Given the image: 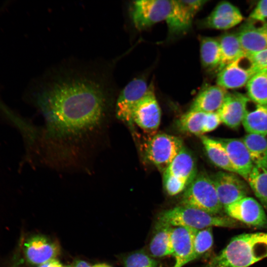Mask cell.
I'll return each instance as SVG.
<instances>
[{"instance_id": "obj_1", "label": "cell", "mask_w": 267, "mask_h": 267, "mask_svg": "<svg viewBox=\"0 0 267 267\" xmlns=\"http://www.w3.org/2000/svg\"><path fill=\"white\" fill-rule=\"evenodd\" d=\"M37 103L44 119L45 142L56 147L75 145L102 127L106 94L98 82L84 77L56 81L43 89ZM49 146V147H50Z\"/></svg>"}, {"instance_id": "obj_2", "label": "cell", "mask_w": 267, "mask_h": 267, "mask_svg": "<svg viewBox=\"0 0 267 267\" xmlns=\"http://www.w3.org/2000/svg\"><path fill=\"white\" fill-rule=\"evenodd\" d=\"M133 21L139 30L146 29L158 22L166 21L172 35L187 32L193 19L180 0H140L134 2Z\"/></svg>"}, {"instance_id": "obj_3", "label": "cell", "mask_w": 267, "mask_h": 267, "mask_svg": "<svg viewBox=\"0 0 267 267\" xmlns=\"http://www.w3.org/2000/svg\"><path fill=\"white\" fill-rule=\"evenodd\" d=\"M267 257V232L243 233L203 267H248Z\"/></svg>"}, {"instance_id": "obj_4", "label": "cell", "mask_w": 267, "mask_h": 267, "mask_svg": "<svg viewBox=\"0 0 267 267\" xmlns=\"http://www.w3.org/2000/svg\"><path fill=\"white\" fill-rule=\"evenodd\" d=\"M158 220L173 226H184L197 230L212 226L232 228L240 225L237 221L228 216L214 215L181 205L161 213Z\"/></svg>"}, {"instance_id": "obj_5", "label": "cell", "mask_w": 267, "mask_h": 267, "mask_svg": "<svg viewBox=\"0 0 267 267\" xmlns=\"http://www.w3.org/2000/svg\"><path fill=\"white\" fill-rule=\"evenodd\" d=\"M180 205L218 215L223 209L211 177L201 173L184 190Z\"/></svg>"}, {"instance_id": "obj_6", "label": "cell", "mask_w": 267, "mask_h": 267, "mask_svg": "<svg viewBox=\"0 0 267 267\" xmlns=\"http://www.w3.org/2000/svg\"><path fill=\"white\" fill-rule=\"evenodd\" d=\"M184 147L182 139L165 133L153 136L146 143V159L158 169L164 172Z\"/></svg>"}, {"instance_id": "obj_7", "label": "cell", "mask_w": 267, "mask_h": 267, "mask_svg": "<svg viewBox=\"0 0 267 267\" xmlns=\"http://www.w3.org/2000/svg\"><path fill=\"white\" fill-rule=\"evenodd\" d=\"M257 72L249 55L244 54L218 72L217 85L227 90L238 89L246 86Z\"/></svg>"}, {"instance_id": "obj_8", "label": "cell", "mask_w": 267, "mask_h": 267, "mask_svg": "<svg viewBox=\"0 0 267 267\" xmlns=\"http://www.w3.org/2000/svg\"><path fill=\"white\" fill-rule=\"evenodd\" d=\"M211 178L223 208L248 196L249 187L235 173L220 171Z\"/></svg>"}, {"instance_id": "obj_9", "label": "cell", "mask_w": 267, "mask_h": 267, "mask_svg": "<svg viewBox=\"0 0 267 267\" xmlns=\"http://www.w3.org/2000/svg\"><path fill=\"white\" fill-rule=\"evenodd\" d=\"M227 216L247 225L267 227V216L263 206L255 199L247 196L223 208Z\"/></svg>"}, {"instance_id": "obj_10", "label": "cell", "mask_w": 267, "mask_h": 267, "mask_svg": "<svg viewBox=\"0 0 267 267\" xmlns=\"http://www.w3.org/2000/svg\"><path fill=\"white\" fill-rule=\"evenodd\" d=\"M27 262L36 266L55 259L60 252L58 242L44 235L36 234L27 238L23 244Z\"/></svg>"}, {"instance_id": "obj_11", "label": "cell", "mask_w": 267, "mask_h": 267, "mask_svg": "<svg viewBox=\"0 0 267 267\" xmlns=\"http://www.w3.org/2000/svg\"><path fill=\"white\" fill-rule=\"evenodd\" d=\"M161 110L157 100L152 84L135 107L133 114V122L143 130L149 132L156 130L161 121Z\"/></svg>"}, {"instance_id": "obj_12", "label": "cell", "mask_w": 267, "mask_h": 267, "mask_svg": "<svg viewBox=\"0 0 267 267\" xmlns=\"http://www.w3.org/2000/svg\"><path fill=\"white\" fill-rule=\"evenodd\" d=\"M148 86L141 78L128 83L121 91L116 103V115L119 119L131 125L133 122L134 110L146 94Z\"/></svg>"}, {"instance_id": "obj_13", "label": "cell", "mask_w": 267, "mask_h": 267, "mask_svg": "<svg viewBox=\"0 0 267 267\" xmlns=\"http://www.w3.org/2000/svg\"><path fill=\"white\" fill-rule=\"evenodd\" d=\"M250 101L247 95L237 92H228L217 111L222 123L232 129L238 128L242 123Z\"/></svg>"}, {"instance_id": "obj_14", "label": "cell", "mask_w": 267, "mask_h": 267, "mask_svg": "<svg viewBox=\"0 0 267 267\" xmlns=\"http://www.w3.org/2000/svg\"><path fill=\"white\" fill-rule=\"evenodd\" d=\"M196 230L184 226L172 227V255L175 258V263L172 267H182L193 261V238Z\"/></svg>"}, {"instance_id": "obj_15", "label": "cell", "mask_w": 267, "mask_h": 267, "mask_svg": "<svg viewBox=\"0 0 267 267\" xmlns=\"http://www.w3.org/2000/svg\"><path fill=\"white\" fill-rule=\"evenodd\" d=\"M224 148L235 173L247 180L254 164L242 139L217 138Z\"/></svg>"}, {"instance_id": "obj_16", "label": "cell", "mask_w": 267, "mask_h": 267, "mask_svg": "<svg viewBox=\"0 0 267 267\" xmlns=\"http://www.w3.org/2000/svg\"><path fill=\"white\" fill-rule=\"evenodd\" d=\"M245 54L267 48V22L249 21L237 33Z\"/></svg>"}, {"instance_id": "obj_17", "label": "cell", "mask_w": 267, "mask_h": 267, "mask_svg": "<svg viewBox=\"0 0 267 267\" xmlns=\"http://www.w3.org/2000/svg\"><path fill=\"white\" fill-rule=\"evenodd\" d=\"M197 174L195 160L191 153L183 147L163 172V177L171 178L188 186Z\"/></svg>"}, {"instance_id": "obj_18", "label": "cell", "mask_w": 267, "mask_h": 267, "mask_svg": "<svg viewBox=\"0 0 267 267\" xmlns=\"http://www.w3.org/2000/svg\"><path fill=\"white\" fill-rule=\"evenodd\" d=\"M228 92L227 89L217 85L207 86L196 96L190 110L205 113L217 112Z\"/></svg>"}, {"instance_id": "obj_19", "label": "cell", "mask_w": 267, "mask_h": 267, "mask_svg": "<svg viewBox=\"0 0 267 267\" xmlns=\"http://www.w3.org/2000/svg\"><path fill=\"white\" fill-rule=\"evenodd\" d=\"M173 226L158 220L155 226L153 237L150 242L149 250L150 256L162 258L172 255L171 230Z\"/></svg>"}, {"instance_id": "obj_20", "label": "cell", "mask_w": 267, "mask_h": 267, "mask_svg": "<svg viewBox=\"0 0 267 267\" xmlns=\"http://www.w3.org/2000/svg\"><path fill=\"white\" fill-rule=\"evenodd\" d=\"M200 138L208 157L215 165L227 172L235 173L226 150L217 138L204 135L201 136Z\"/></svg>"}, {"instance_id": "obj_21", "label": "cell", "mask_w": 267, "mask_h": 267, "mask_svg": "<svg viewBox=\"0 0 267 267\" xmlns=\"http://www.w3.org/2000/svg\"><path fill=\"white\" fill-rule=\"evenodd\" d=\"M221 62L218 72L227 65L245 54L237 34L227 33L219 39Z\"/></svg>"}, {"instance_id": "obj_22", "label": "cell", "mask_w": 267, "mask_h": 267, "mask_svg": "<svg viewBox=\"0 0 267 267\" xmlns=\"http://www.w3.org/2000/svg\"><path fill=\"white\" fill-rule=\"evenodd\" d=\"M256 104V103H255ZM248 134L267 135V105L256 104L255 108L247 110L242 122Z\"/></svg>"}, {"instance_id": "obj_23", "label": "cell", "mask_w": 267, "mask_h": 267, "mask_svg": "<svg viewBox=\"0 0 267 267\" xmlns=\"http://www.w3.org/2000/svg\"><path fill=\"white\" fill-rule=\"evenodd\" d=\"M242 140L245 144L251 160L255 165L267 169V139L266 136L247 134Z\"/></svg>"}, {"instance_id": "obj_24", "label": "cell", "mask_w": 267, "mask_h": 267, "mask_svg": "<svg viewBox=\"0 0 267 267\" xmlns=\"http://www.w3.org/2000/svg\"><path fill=\"white\" fill-rule=\"evenodd\" d=\"M200 59L202 66L206 69L218 68L221 62V49L219 40L212 37L200 39Z\"/></svg>"}, {"instance_id": "obj_25", "label": "cell", "mask_w": 267, "mask_h": 267, "mask_svg": "<svg viewBox=\"0 0 267 267\" xmlns=\"http://www.w3.org/2000/svg\"><path fill=\"white\" fill-rule=\"evenodd\" d=\"M245 87L247 95L251 101L267 105V69L256 73Z\"/></svg>"}, {"instance_id": "obj_26", "label": "cell", "mask_w": 267, "mask_h": 267, "mask_svg": "<svg viewBox=\"0 0 267 267\" xmlns=\"http://www.w3.org/2000/svg\"><path fill=\"white\" fill-rule=\"evenodd\" d=\"M246 180L256 196L267 210V169L254 165Z\"/></svg>"}, {"instance_id": "obj_27", "label": "cell", "mask_w": 267, "mask_h": 267, "mask_svg": "<svg viewBox=\"0 0 267 267\" xmlns=\"http://www.w3.org/2000/svg\"><path fill=\"white\" fill-rule=\"evenodd\" d=\"M207 113L189 110L180 117L177 123L178 127L183 132L201 135L203 134Z\"/></svg>"}, {"instance_id": "obj_28", "label": "cell", "mask_w": 267, "mask_h": 267, "mask_svg": "<svg viewBox=\"0 0 267 267\" xmlns=\"http://www.w3.org/2000/svg\"><path fill=\"white\" fill-rule=\"evenodd\" d=\"M213 235L212 227L197 230L193 238V261L200 258L207 252L213 245Z\"/></svg>"}, {"instance_id": "obj_29", "label": "cell", "mask_w": 267, "mask_h": 267, "mask_svg": "<svg viewBox=\"0 0 267 267\" xmlns=\"http://www.w3.org/2000/svg\"><path fill=\"white\" fill-rule=\"evenodd\" d=\"M124 267H160L158 262L143 251H135L123 258Z\"/></svg>"}, {"instance_id": "obj_30", "label": "cell", "mask_w": 267, "mask_h": 267, "mask_svg": "<svg viewBox=\"0 0 267 267\" xmlns=\"http://www.w3.org/2000/svg\"><path fill=\"white\" fill-rule=\"evenodd\" d=\"M242 14L226 18H211L207 16L203 21L205 27L218 30H227L240 23Z\"/></svg>"}, {"instance_id": "obj_31", "label": "cell", "mask_w": 267, "mask_h": 267, "mask_svg": "<svg viewBox=\"0 0 267 267\" xmlns=\"http://www.w3.org/2000/svg\"><path fill=\"white\" fill-rule=\"evenodd\" d=\"M242 15L239 9L233 4L223 1L218 3L208 16L211 18H225Z\"/></svg>"}, {"instance_id": "obj_32", "label": "cell", "mask_w": 267, "mask_h": 267, "mask_svg": "<svg viewBox=\"0 0 267 267\" xmlns=\"http://www.w3.org/2000/svg\"><path fill=\"white\" fill-rule=\"evenodd\" d=\"M249 21L267 22V0L259 1L249 16Z\"/></svg>"}, {"instance_id": "obj_33", "label": "cell", "mask_w": 267, "mask_h": 267, "mask_svg": "<svg viewBox=\"0 0 267 267\" xmlns=\"http://www.w3.org/2000/svg\"><path fill=\"white\" fill-rule=\"evenodd\" d=\"M248 55L250 56L257 72L267 69V48Z\"/></svg>"}, {"instance_id": "obj_34", "label": "cell", "mask_w": 267, "mask_h": 267, "mask_svg": "<svg viewBox=\"0 0 267 267\" xmlns=\"http://www.w3.org/2000/svg\"><path fill=\"white\" fill-rule=\"evenodd\" d=\"M221 123V119L217 112L207 113L203 129V134L214 131Z\"/></svg>"}, {"instance_id": "obj_35", "label": "cell", "mask_w": 267, "mask_h": 267, "mask_svg": "<svg viewBox=\"0 0 267 267\" xmlns=\"http://www.w3.org/2000/svg\"><path fill=\"white\" fill-rule=\"evenodd\" d=\"M182 2L188 10L194 15L200 10L207 0H181Z\"/></svg>"}, {"instance_id": "obj_36", "label": "cell", "mask_w": 267, "mask_h": 267, "mask_svg": "<svg viewBox=\"0 0 267 267\" xmlns=\"http://www.w3.org/2000/svg\"><path fill=\"white\" fill-rule=\"evenodd\" d=\"M39 267H63V266L58 260L54 259L41 265Z\"/></svg>"}, {"instance_id": "obj_37", "label": "cell", "mask_w": 267, "mask_h": 267, "mask_svg": "<svg viewBox=\"0 0 267 267\" xmlns=\"http://www.w3.org/2000/svg\"><path fill=\"white\" fill-rule=\"evenodd\" d=\"M71 266L72 267H92L88 262L83 260H76Z\"/></svg>"}, {"instance_id": "obj_38", "label": "cell", "mask_w": 267, "mask_h": 267, "mask_svg": "<svg viewBox=\"0 0 267 267\" xmlns=\"http://www.w3.org/2000/svg\"><path fill=\"white\" fill-rule=\"evenodd\" d=\"M92 267H112L111 266L104 263L98 264L94 265Z\"/></svg>"}, {"instance_id": "obj_39", "label": "cell", "mask_w": 267, "mask_h": 267, "mask_svg": "<svg viewBox=\"0 0 267 267\" xmlns=\"http://www.w3.org/2000/svg\"><path fill=\"white\" fill-rule=\"evenodd\" d=\"M19 260H18V258L16 260L15 262H14V263H13L12 266L11 267H18L19 265Z\"/></svg>"}, {"instance_id": "obj_40", "label": "cell", "mask_w": 267, "mask_h": 267, "mask_svg": "<svg viewBox=\"0 0 267 267\" xmlns=\"http://www.w3.org/2000/svg\"><path fill=\"white\" fill-rule=\"evenodd\" d=\"M72 267V266L69 265V266H65V267Z\"/></svg>"}, {"instance_id": "obj_41", "label": "cell", "mask_w": 267, "mask_h": 267, "mask_svg": "<svg viewBox=\"0 0 267 267\" xmlns=\"http://www.w3.org/2000/svg\"></svg>"}]
</instances>
